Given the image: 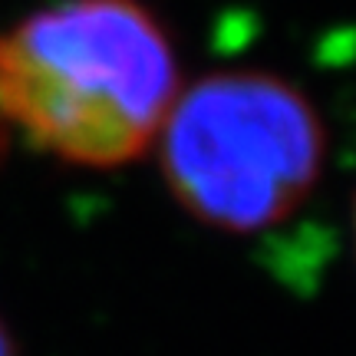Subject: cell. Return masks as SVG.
Returning <instances> with one entry per match:
<instances>
[{
	"label": "cell",
	"mask_w": 356,
	"mask_h": 356,
	"mask_svg": "<svg viewBox=\"0 0 356 356\" xmlns=\"http://www.w3.org/2000/svg\"><path fill=\"white\" fill-rule=\"evenodd\" d=\"M175 99V47L142 0H56L0 30V129L33 152L126 165Z\"/></svg>",
	"instance_id": "1"
},
{
	"label": "cell",
	"mask_w": 356,
	"mask_h": 356,
	"mask_svg": "<svg viewBox=\"0 0 356 356\" xmlns=\"http://www.w3.org/2000/svg\"><path fill=\"white\" fill-rule=\"evenodd\" d=\"M162 175L178 204L228 234L277 228L317 188L323 126L300 89L274 73H215L172 102Z\"/></svg>",
	"instance_id": "2"
},
{
	"label": "cell",
	"mask_w": 356,
	"mask_h": 356,
	"mask_svg": "<svg viewBox=\"0 0 356 356\" xmlns=\"http://www.w3.org/2000/svg\"><path fill=\"white\" fill-rule=\"evenodd\" d=\"M0 356H13V340L10 333L3 330V323H0Z\"/></svg>",
	"instance_id": "3"
},
{
	"label": "cell",
	"mask_w": 356,
	"mask_h": 356,
	"mask_svg": "<svg viewBox=\"0 0 356 356\" xmlns=\"http://www.w3.org/2000/svg\"><path fill=\"white\" fill-rule=\"evenodd\" d=\"M353 228H356V208H353Z\"/></svg>",
	"instance_id": "4"
}]
</instances>
